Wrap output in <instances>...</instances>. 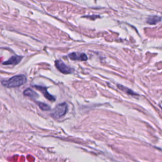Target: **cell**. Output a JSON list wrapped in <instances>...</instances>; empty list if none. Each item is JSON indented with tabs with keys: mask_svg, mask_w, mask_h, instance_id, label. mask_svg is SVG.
Instances as JSON below:
<instances>
[{
	"mask_svg": "<svg viewBox=\"0 0 162 162\" xmlns=\"http://www.w3.org/2000/svg\"><path fill=\"white\" fill-rule=\"evenodd\" d=\"M27 78L24 75H18L14 76L7 80L2 81V85L8 88H19L26 82Z\"/></svg>",
	"mask_w": 162,
	"mask_h": 162,
	"instance_id": "obj_1",
	"label": "cell"
},
{
	"mask_svg": "<svg viewBox=\"0 0 162 162\" xmlns=\"http://www.w3.org/2000/svg\"><path fill=\"white\" fill-rule=\"evenodd\" d=\"M68 58L72 60L86 61L88 60V57L84 53H72L68 55Z\"/></svg>",
	"mask_w": 162,
	"mask_h": 162,
	"instance_id": "obj_5",
	"label": "cell"
},
{
	"mask_svg": "<svg viewBox=\"0 0 162 162\" xmlns=\"http://www.w3.org/2000/svg\"><path fill=\"white\" fill-rule=\"evenodd\" d=\"M38 105L39 108L42 110L43 111H48L50 110V107L49 105H48L47 104L44 103H38Z\"/></svg>",
	"mask_w": 162,
	"mask_h": 162,
	"instance_id": "obj_10",
	"label": "cell"
},
{
	"mask_svg": "<svg viewBox=\"0 0 162 162\" xmlns=\"http://www.w3.org/2000/svg\"><path fill=\"white\" fill-rule=\"evenodd\" d=\"M34 88H36L38 90L41 92L46 99H48V100H50L51 101H55L56 98L53 95H51V94L49 93L48 90H47V88H46V87L40 86H34Z\"/></svg>",
	"mask_w": 162,
	"mask_h": 162,
	"instance_id": "obj_4",
	"label": "cell"
},
{
	"mask_svg": "<svg viewBox=\"0 0 162 162\" xmlns=\"http://www.w3.org/2000/svg\"><path fill=\"white\" fill-rule=\"evenodd\" d=\"M24 94L26 96L32 98V99H36V98H38L39 96V95L35 91H34L30 88H28L26 90H25L24 92Z\"/></svg>",
	"mask_w": 162,
	"mask_h": 162,
	"instance_id": "obj_8",
	"label": "cell"
},
{
	"mask_svg": "<svg viewBox=\"0 0 162 162\" xmlns=\"http://www.w3.org/2000/svg\"><path fill=\"white\" fill-rule=\"evenodd\" d=\"M161 20V18L158 16H150L147 19V23L150 25L157 24Z\"/></svg>",
	"mask_w": 162,
	"mask_h": 162,
	"instance_id": "obj_7",
	"label": "cell"
},
{
	"mask_svg": "<svg viewBox=\"0 0 162 162\" xmlns=\"http://www.w3.org/2000/svg\"><path fill=\"white\" fill-rule=\"evenodd\" d=\"M118 88L119 89H120L121 90H122L124 92H126V93H127L128 94H130V95H135L136 94L132 90L129 89V88H125V87H124V86H122L121 85H118Z\"/></svg>",
	"mask_w": 162,
	"mask_h": 162,
	"instance_id": "obj_9",
	"label": "cell"
},
{
	"mask_svg": "<svg viewBox=\"0 0 162 162\" xmlns=\"http://www.w3.org/2000/svg\"><path fill=\"white\" fill-rule=\"evenodd\" d=\"M68 110V105L66 103H63L58 105L53 113H51V115L55 118H60L66 114Z\"/></svg>",
	"mask_w": 162,
	"mask_h": 162,
	"instance_id": "obj_2",
	"label": "cell"
},
{
	"mask_svg": "<svg viewBox=\"0 0 162 162\" xmlns=\"http://www.w3.org/2000/svg\"><path fill=\"white\" fill-rule=\"evenodd\" d=\"M55 65L58 70L63 74H68L72 72V69L67 66L62 60H56L55 62Z\"/></svg>",
	"mask_w": 162,
	"mask_h": 162,
	"instance_id": "obj_3",
	"label": "cell"
},
{
	"mask_svg": "<svg viewBox=\"0 0 162 162\" xmlns=\"http://www.w3.org/2000/svg\"><path fill=\"white\" fill-rule=\"evenodd\" d=\"M23 58L22 56H13L12 57H11L9 60L7 61H6L3 63V65H15L19 64L20 62L22 59Z\"/></svg>",
	"mask_w": 162,
	"mask_h": 162,
	"instance_id": "obj_6",
	"label": "cell"
}]
</instances>
